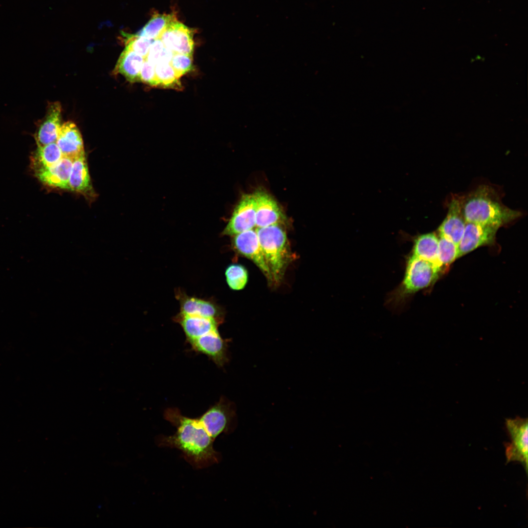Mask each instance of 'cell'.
<instances>
[{"label":"cell","mask_w":528,"mask_h":528,"mask_svg":"<svg viewBox=\"0 0 528 528\" xmlns=\"http://www.w3.org/2000/svg\"><path fill=\"white\" fill-rule=\"evenodd\" d=\"M165 418L177 430L173 435L162 438L161 445L178 449L197 465L217 461V453L213 446L214 440L198 418L183 416L176 409L167 410Z\"/></svg>","instance_id":"1"},{"label":"cell","mask_w":528,"mask_h":528,"mask_svg":"<svg viewBox=\"0 0 528 528\" xmlns=\"http://www.w3.org/2000/svg\"><path fill=\"white\" fill-rule=\"evenodd\" d=\"M462 209L466 222H474L499 228L521 216L518 211L504 205L496 191L482 185L462 200Z\"/></svg>","instance_id":"2"},{"label":"cell","mask_w":528,"mask_h":528,"mask_svg":"<svg viewBox=\"0 0 528 528\" xmlns=\"http://www.w3.org/2000/svg\"><path fill=\"white\" fill-rule=\"evenodd\" d=\"M441 271L436 264L411 253L406 259L402 281L389 294L388 303L394 307L402 305L411 295L433 284Z\"/></svg>","instance_id":"3"},{"label":"cell","mask_w":528,"mask_h":528,"mask_svg":"<svg viewBox=\"0 0 528 528\" xmlns=\"http://www.w3.org/2000/svg\"><path fill=\"white\" fill-rule=\"evenodd\" d=\"M256 231L273 283L278 284L292 258L286 232L280 224L256 228Z\"/></svg>","instance_id":"4"},{"label":"cell","mask_w":528,"mask_h":528,"mask_svg":"<svg viewBox=\"0 0 528 528\" xmlns=\"http://www.w3.org/2000/svg\"><path fill=\"white\" fill-rule=\"evenodd\" d=\"M527 418L517 417L506 419L505 425L510 442L506 444V462H518L528 472V424Z\"/></svg>","instance_id":"5"},{"label":"cell","mask_w":528,"mask_h":528,"mask_svg":"<svg viewBox=\"0 0 528 528\" xmlns=\"http://www.w3.org/2000/svg\"><path fill=\"white\" fill-rule=\"evenodd\" d=\"M256 227V203L253 194L242 196L224 228L223 235L234 236Z\"/></svg>","instance_id":"6"},{"label":"cell","mask_w":528,"mask_h":528,"mask_svg":"<svg viewBox=\"0 0 528 528\" xmlns=\"http://www.w3.org/2000/svg\"><path fill=\"white\" fill-rule=\"evenodd\" d=\"M232 242L234 248L238 253L251 260L262 271L270 283H273L256 229H250L234 236Z\"/></svg>","instance_id":"7"},{"label":"cell","mask_w":528,"mask_h":528,"mask_svg":"<svg viewBox=\"0 0 528 528\" xmlns=\"http://www.w3.org/2000/svg\"><path fill=\"white\" fill-rule=\"evenodd\" d=\"M159 39L174 53L193 55V31L176 19L167 26Z\"/></svg>","instance_id":"8"},{"label":"cell","mask_w":528,"mask_h":528,"mask_svg":"<svg viewBox=\"0 0 528 528\" xmlns=\"http://www.w3.org/2000/svg\"><path fill=\"white\" fill-rule=\"evenodd\" d=\"M230 403L220 402L198 418L210 437L215 439L227 430L235 413Z\"/></svg>","instance_id":"9"},{"label":"cell","mask_w":528,"mask_h":528,"mask_svg":"<svg viewBox=\"0 0 528 528\" xmlns=\"http://www.w3.org/2000/svg\"><path fill=\"white\" fill-rule=\"evenodd\" d=\"M499 228L474 222H466L462 239L458 245V257L478 247L491 243Z\"/></svg>","instance_id":"10"},{"label":"cell","mask_w":528,"mask_h":528,"mask_svg":"<svg viewBox=\"0 0 528 528\" xmlns=\"http://www.w3.org/2000/svg\"><path fill=\"white\" fill-rule=\"evenodd\" d=\"M62 107L59 102L50 103L35 133L38 146L56 142L62 126Z\"/></svg>","instance_id":"11"},{"label":"cell","mask_w":528,"mask_h":528,"mask_svg":"<svg viewBox=\"0 0 528 528\" xmlns=\"http://www.w3.org/2000/svg\"><path fill=\"white\" fill-rule=\"evenodd\" d=\"M466 223L462 212L461 199L454 197L449 204L447 216L438 229L439 236L447 238L458 246Z\"/></svg>","instance_id":"12"},{"label":"cell","mask_w":528,"mask_h":528,"mask_svg":"<svg viewBox=\"0 0 528 528\" xmlns=\"http://www.w3.org/2000/svg\"><path fill=\"white\" fill-rule=\"evenodd\" d=\"M189 341L195 350L210 357L219 366L227 361V344L217 329Z\"/></svg>","instance_id":"13"},{"label":"cell","mask_w":528,"mask_h":528,"mask_svg":"<svg viewBox=\"0 0 528 528\" xmlns=\"http://www.w3.org/2000/svg\"><path fill=\"white\" fill-rule=\"evenodd\" d=\"M253 195L256 203V228L280 224L284 216L276 200L263 191L258 190Z\"/></svg>","instance_id":"14"},{"label":"cell","mask_w":528,"mask_h":528,"mask_svg":"<svg viewBox=\"0 0 528 528\" xmlns=\"http://www.w3.org/2000/svg\"><path fill=\"white\" fill-rule=\"evenodd\" d=\"M56 143L63 156L73 160L85 154L81 132L73 122L69 121L62 124Z\"/></svg>","instance_id":"15"},{"label":"cell","mask_w":528,"mask_h":528,"mask_svg":"<svg viewBox=\"0 0 528 528\" xmlns=\"http://www.w3.org/2000/svg\"><path fill=\"white\" fill-rule=\"evenodd\" d=\"M73 160L63 156L56 164L36 171V176L46 185L55 188L69 190L68 182Z\"/></svg>","instance_id":"16"},{"label":"cell","mask_w":528,"mask_h":528,"mask_svg":"<svg viewBox=\"0 0 528 528\" xmlns=\"http://www.w3.org/2000/svg\"><path fill=\"white\" fill-rule=\"evenodd\" d=\"M176 319L181 326L189 341L217 329L218 325V322L214 319L198 315L179 313Z\"/></svg>","instance_id":"17"},{"label":"cell","mask_w":528,"mask_h":528,"mask_svg":"<svg viewBox=\"0 0 528 528\" xmlns=\"http://www.w3.org/2000/svg\"><path fill=\"white\" fill-rule=\"evenodd\" d=\"M179 298L180 314L201 316L220 321L219 308L211 302L184 294L179 295Z\"/></svg>","instance_id":"18"},{"label":"cell","mask_w":528,"mask_h":528,"mask_svg":"<svg viewBox=\"0 0 528 528\" xmlns=\"http://www.w3.org/2000/svg\"><path fill=\"white\" fill-rule=\"evenodd\" d=\"M145 59L136 52L125 48L118 58L113 73L122 74L131 83L139 82L140 70Z\"/></svg>","instance_id":"19"},{"label":"cell","mask_w":528,"mask_h":528,"mask_svg":"<svg viewBox=\"0 0 528 528\" xmlns=\"http://www.w3.org/2000/svg\"><path fill=\"white\" fill-rule=\"evenodd\" d=\"M69 190L84 194L92 193L87 162L85 154L73 161L68 182Z\"/></svg>","instance_id":"20"},{"label":"cell","mask_w":528,"mask_h":528,"mask_svg":"<svg viewBox=\"0 0 528 528\" xmlns=\"http://www.w3.org/2000/svg\"><path fill=\"white\" fill-rule=\"evenodd\" d=\"M413 243L411 253L433 262L440 268L438 261L439 238L434 233L416 236L413 239Z\"/></svg>","instance_id":"21"},{"label":"cell","mask_w":528,"mask_h":528,"mask_svg":"<svg viewBox=\"0 0 528 528\" xmlns=\"http://www.w3.org/2000/svg\"><path fill=\"white\" fill-rule=\"evenodd\" d=\"M63 156L56 142L38 146L33 158L35 171L50 167L57 163Z\"/></svg>","instance_id":"22"},{"label":"cell","mask_w":528,"mask_h":528,"mask_svg":"<svg viewBox=\"0 0 528 528\" xmlns=\"http://www.w3.org/2000/svg\"><path fill=\"white\" fill-rule=\"evenodd\" d=\"M176 19L173 14L155 13L136 34L151 40L159 39L167 26Z\"/></svg>","instance_id":"23"},{"label":"cell","mask_w":528,"mask_h":528,"mask_svg":"<svg viewBox=\"0 0 528 528\" xmlns=\"http://www.w3.org/2000/svg\"><path fill=\"white\" fill-rule=\"evenodd\" d=\"M155 71L159 87L180 89L182 88L178 77L170 63H159L155 65Z\"/></svg>","instance_id":"24"},{"label":"cell","mask_w":528,"mask_h":528,"mask_svg":"<svg viewBox=\"0 0 528 528\" xmlns=\"http://www.w3.org/2000/svg\"><path fill=\"white\" fill-rule=\"evenodd\" d=\"M458 258V246L447 238L439 236L438 261L441 269Z\"/></svg>","instance_id":"25"},{"label":"cell","mask_w":528,"mask_h":528,"mask_svg":"<svg viewBox=\"0 0 528 528\" xmlns=\"http://www.w3.org/2000/svg\"><path fill=\"white\" fill-rule=\"evenodd\" d=\"M225 275L228 286L233 290L242 289L248 281V275L246 269L239 264L229 265L226 269Z\"/></svg>","instance_id":"26"},{"label":"cell","mask_w":528,"mask_h":528,"mask_svg":"<svg viewBox=\"0 0 528 528\" xmlns=\"http://www.w3.org/2000/svg\"><path fill=\"white\" fill-rule=\"evenodd\" d=\"M121 35L125 45V48L131 50L146 58L150 47L154 40L124 32H121Z\"/></svg>","instance_id":"27"},{"label":"cell","mask_w":528,"mask_h":528,"mask_svg":"<svg viewBox=\"0 0 528 528\" xmlns=\"http://www.w3.org/2000/svg\"><path fill=\"white\" fill-rule=\"evenodd\" d=\"M174 54L159 39H157L152 43L146 59L154 65L159 63H170Z\"/></svg>","instance_id":"28"},{"label":"cell","mask_w":528,"mask_h":528,"mask_svg":"<svg viewBox=\"0 0 528 528\" xmlns=\"http://www.w3.org/2000/svg\"><path fill=\"white\" fill-rule=\"evenodd\" d=\"M170 63L178 77L180 78L192 69V56L174 53Z\"/></svg>","instance_id":"29"},{"label":"cell","mask_w":528,"mask_h":528,"mask_svg":"<svg viewBox=\"0 0 528 528\" xmlns=\"http://www.w3.org/2000/svg\"><path fill=\"white\" fill-rule=\"evenodd\" d=\"M139 81L152 87H159L155 74V65L148 62L146 59L140 70Z\"/></svg>","instance_id":"30"}]
</instances>
